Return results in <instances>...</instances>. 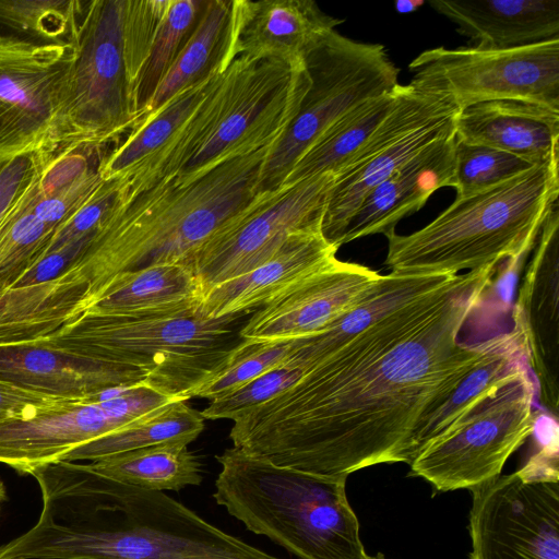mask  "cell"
<instances>
[{
    "label": "cell",
    "instance_id": "obj_1",
    "mask_svg": "<svg viewBox=\"0 0 559 559\" xmlns=\"http://www.w3.org/2000/svg\"><path fill=\"white\" fill-rule=\"evenodd\" d=\"M498 266L454 275L382 318L278 395L234 421L235 448L298 471L344 476L409 463L421 420L456 389L487 337L460 341L496 289Z\"/></svg>",
    "mask_w": 559,
    "mask_h": 559
},
{
    "label": "cell",
    "instance_id": "obj_2",
    "mask_svg": "<svg viewBox=\"0 0 559 559\" xmlns=\"http://www.w3.org/2000/svg\"><path fill=\"white\" fill-rule=\"evenodd\" d=\"M31 475L39 519L0 546V559H280L165 492L103 477L87 463L61 461Z\"/></svg>",
    "mask_w": 559,
    "mask_h": 559
},
{
    "label": "cell",
    "instance_id": "obj_3",
    "mask_svg": "<svg viewBox=\"0 0 559 559\" xmlns=\"http://www.w3.org/2000/svg\"><path fill=\"white\" fill-rule=\"evenodd\" d=\"M276 142L190 182L169 179L127 201L120 194L72 264L88 287L90 302L119 274L164 264L189 266L192 254L260 192L262 168Z\"/></svg>",
    "mask_w": 559,
    "mask_h": 559
},
{
    "label": "cell",
    "instance_id": "obj_4",
    "mask_svg": "<svg viewBox=\"0 0 559 559\" xmlns=\"http://www.w3.org/2000/svg\"><path fill=\"white\" fill-rule=\"evenodd\" d=\"M559 157L476 194L455 199L409 235L388 236L385 265L397 274H459L507 264L512 273L534 248L558 203Z\"/></svg>",
    "mask_w": 559,
    "mask_h": 559
},
{
    "label": "cell",
    "instance_id": "obj_5",
    "mask_svg": "<svg viewBox=\"0 0 559 559\" xmlns=\"http://www.w3.org/2000/svg\"><path fill=\"white\" fill-rule=\"evenodd\" d=\"M214 498L251 532L298 559H362L360 526L344 476L274 464L238 448L216 456Z\"/></svg>",
    "mask_w": 559,
    "mask_h": 559
},
{
    "label": "cell",
    "instance_id": "obj_6",
    "mask_svg": "<svg viewBox=\"0 0 559 559\" xmlns=\"http://www.w3.org/2000/svg\"><path fill=\"white\" fill-rule=\"evenodd\" d=\"M251 313L211 319L194 310L147 317L82 313L46 338L71 352L144 372L151 386L188 401L245 338Z\"/></svg>",
    "mask_w": 559,
    "mask_h": 559
},
{
    "label": "cell",
    "instance_id": "obj_7",
    "mask_svg": "<svg viewBox=\"0 0 559 559\" xmlns=\"http://www.w3.org/2000/svg\"><path fill=\"white\" fill-rule=\"evenodd\" d=\"M123 14L124 0L85 1L45 147L107 146L133 128Z\"/></svg>",
    "mask_w": 559,
    "mask_h": 559
},
{
    "label": "cell",
    "instance_id": "obj_8",
    "mask_svg": "<svg viewBox=\"0 0 559 559\" xmlns=\"http://www.w3.org/2000/svg\"><path fill=\"white\" fill-rule=\"evenodd\" d=\"M304 63L310 85L264 162L260 192L281 187L299 158L342 116L399 84L400 70L383 45L353 40L335 29L312 46Z\"/></svg>",
    "mask_w": 559,
    "mask_h": 559
},
{
    "label": "cell",
    "instance_id": "obj_9",
    "mask_svg": "<svg viewBox=\"0 0 559 559\" xmlns=\"http://www.w3.org/2000/svg\"><path fill=\"white\" fill-rule=\"evenodd\" d=\"M536 391L526 370L425 442L408 463L411 474L438 491L471 489L499 476L533 433Z\"/></svg>",
    "mask_w": 559,
    "mask_h": 559
},
{
    "label": "cell",
    "instance_id": "obj_10",
    "mask_svg": "<svg viewBox=\"0 0 559 559\" xmlns=\"http://www.w3.org/2000/svg\"><path fill=\"white\" fill-rule=\"evenodd\" d=\"M226 95L209 136L173 178L187 183L217 165L276 142L296 116L310 78L305 63L239 56L225 72Z\"/></svg>",
    "mask_w": 559,
    "mask_h": 559
},
{
    "label": "cell",
    "instance_id": "obj_11",
    "mask_svg": "<svg viewBox=\"0 0 559 559\" xmlns=\"http://www.w3.org/2000/svg\"><path fill=\"white\" fill-rule=\"evenodd\" d=\"M414 88L441 97L459 110L499 99L559 111V37L520 47H437L409 64Z\"/></svg>",
    "mask_w": 559,
    "mask_h": 559
},
{
    "label": "cell",
    "instance_id": "obj_12",
    "mask_svg": "<svg viewBox=\"0 0 559 559\" xmlns=\"http://www.w3.org/2000/svg\"><path fill=\"white\" fill-rule=\"evenodd\" d=\"M335 175H316L259 192L191 257L202 295L271 258L289 235L321 229Z\"/></svg>",
    "mask_w": 559,
    "mask_h": 559
},
{
    "label": "cell",
    "instance_id": "obj_13",
    "mask_svg": "<svg viewBox=\"0 0 559 559\" xmlns=\"http://www.w3.org/2000/svg\"><path fill=\"white\" fill-rule=\"evenodd\" d=\"M469 490L471 559H559V478L519 469Z\"/></svg>",
    "mask_w": 559,
    "mask_h": 559
},
{
    "label": "cell",
    "instance_id": "obj_14",
    "mask_svg": "<svg viewBox=\"0 0 559 559\" xmlns=\"http://www.w3.org/2000/svg\"><path fill=\"white\" fill-rule=\"evenodd\" d=\"M177 401L147 383L119 399L59 402L0 423V463L21 474L63 461L72 450Z\"/></svg>",
    "mask_w": 559,
    "mask_h": 559
},
{
    "label": "cell",
    "instance_id": "obj_15",
    "mask_svg": "<svg viewBox=\"0 0 559 559\" xmlns=\"http://www.w3.org/2000/svg\"><path fill=\"white\" fill-rule=\"evenodd\" d=\"M70 41L0 33V164L48 145Z\"/></svg>",
    "mask_w": 559,
    "mask_h": 559
},
{
    "label": "cell",
    "instance_id": "obj_16",
    "mask_svg": "<svg viewBox=\"0 0 559 559\" xmlns=\"http://www.w3.org/2000/svg\"><path fill=\"white\" fill-rule=\"evenodd\" d=\"M511 310L522 336L536 397L558 419L559 413V207L547 215Z\"/></svg>",
    "mask_w": 559,
    "mask_h": 559
},
{
    "label": "cell",
    "instance_id": "obj_17",
    "mask_svg": "<svg viewBox=\"0 0 559 559\" xmlns=\"http://www.w3.org/2000/svg\"><path fill=\"white\" fill-rule=\"evenodd\" d=\"M380 277L365 265L335 258L255 309L240 336L282 340L318 333L357 304Z\"/></svg>",
    "mask_w": 559,
    "mask_h": 559
},
{
    "label": "cell",
    "instance_id": "obj_18",
    "mask_svg": "<svg viewBox=\"0 0 559 559\" xmlns=\"http://www.w3.org/2000/svg\"><path fill=\"white\" fill-rule=\"evenodd\" d=\"M0 380L67 402H86L114 386L148 384L139 369L83 356L48 340L0 346Z\"/></svg>",
    "mask_w": 559,
    "mask_h": 559
},
{
    "label": "cell",
    "instance_id": "obj_19",
    "mask_svg": "<svg viewBox=\"0 0 559 559\" xmlns=\"http://www.w3.org/2000/svg\"><path fill=\"white\" fill-rule=\"evenodd\" d=\"M343 22L312 0H233L229 63L239 56L301 63L312 46Z\"/></svg>",
    "mask_w": 559,
    "mask_h": 559
},
{
    "label": "cell",
    "instance_id": "obj_20",
    "mask_svg": "<svg viewBox=\"0 0 559 559\" xmlns=\"http://www.w3.org/2000/svg\"><path fill=\"white\" fill-rule=\"evenodd\" d=\"M454 146V133L433 141L373 188L346 224L340 247L374 234L392 235L433 192L452 187Z\"/></svg>",
    "mask_w": 559,
    "mask_h": 559
},
{
    "label": "cell",
    "instance_id": "obj_21",
    "mask_svg": "<svg viewBox=\"0 0 559 559\" xmlns=\"http://www.w3.org/2000/svg\"><path fill=\"white\" fill-rule=\"evenodd\" d=\"M337 250L321 229L293 233L265 262L207 289L195 312L211 319L252 313L289 285L334 260Z\"/></svg>",
    "mask_w": 559,
    "mask_h": 559
},
{
    "label": "cell",
    "instance_id": "obj_22",
    "mask_svg": "<svg viewBox=\"0 0 559 559\" xmlns=\"http://www.w3.org/2000/svg\"><path fill=\"white\" fill-rule=\"evenodd\" d=\"M457 141L513 154L533 166L559 157V111L537 104L499 99L460 110Z\"/></svg>",
    "mask_w": 559,
    "mask_h": 559
},
{
    "label": "cell",
    "instance_id": "obj_23",
    "mask_svg": "<svg viewBox=\"0 0 559 559\" xmlns=\"http://www.w3.org/2000/svg\"><path fill=\"white\" fill-rule=\"evenodd\" d=\"M456 31L483 48H513L559 37V0H430Z\"/></svg>",
    "mask_w": 559,
    "mask_h": 559
},
{
    "label": "cell",
    "instance_id": "obj_24",
    "mask_svg": "<svg viewBox=\"0 0 559 559\" xmlns=\"http://www.w3.org/2000/svg\"><path fill=\"white\" fill-rule=\"evenodd\" d=\"M455 274L381 275L352 308L318 333L297 338L288 361L306 371L325 360L382 318L442 286Z\"/></svg>",
    "mask_w": 559,
    "mask_h": 559
},
{
    "label": "cell",
    "instance_id": "obj_25",
    "mask_svg": "<svg viewBox=\"0 0 559 559\" xmlns=\"http://www.w3.org/2000/svg\"><path fill=\"white\" fill-rule=\"evenodd\" d=\"M202 290L192 269L181 263L150 266L111 278L83 313L147 317L197 309Z\"/></svg>",
    "mask_w": 559,
    "mask_h": 559
},
{
    "label": "cell",
    "instance_id": "obj_26",
    "mask_svg": "<svg viewBox=\"0 0 559 559\" xmlns=\"http://www.w3.org/2000/svg\"><path fill=\"white\" fill-rule=\"evenodd\" d=\"M455 116L427 123L337 174L322 221L325 239L340 248L346 224L368 193L428 144L453 134Z\"/></svg>",
    "mask_w": 559,
    "mask_h": 559
},
{
    "label": "cell",
    "instance_id": "obj_27",
    "mask_svg": "<svg viewBox=\"0 0 559 559\" xmlns=\"http://www.w3.org/2000/svg\"><path fill=\"white\" fill-rule=\"evenodd\" d=\"M528 369L526 350L519 331L512 325L485 341L484 354L453 393L419 424L414 438V456L419 448L479 403ZM413 456V457H414Z\"/></svg>",
    "mask_w": 559,
    "mask_h": 559
},
{
    "label": "cell",
    "instance_id": "obj_28",
    "mask_svg": "<svg viewBox=\"0 0 559 559\" xmlns=\"http://www.w3.org/2000/svg\"><path fill=\"white\" fill-rule=\"evenodd\" d=\"M104 147H43L40 173L25 201L47 226L56 230L104 182L99 174Z\"/></svg>",
    "mask_w": 559,
    "mask_h": 559
},
{
    "label": "cell",
    "instance_id": "obj_29",
    "mask_svg": "<svg viewBox=\"0 0 559 559\" xmlns=\"http://www.w3.org/2000/svg\"><path fill=\"white\" fill-rule=\"evenodd\" d=\"M221 72L177 94L135 124L123 141L104 155L99 165L103 180L129 179L158 157L192 117Z\"/></svg>",
    "mask_w": 559,
    "mask_h": 559
},
{
    "label": "cell",
    "instance_id": "obj_30",
    "mask_svg": "<svg viewBox=\"0 0 559 559\" xmlns=\"http://www.w3.org/2000/svg\"><path fill=\"white\" fill-rule=\"evenodd\" d=\"M231 1L207 0L195 29L135 124L154 114L177 94L227 69Z\"/></svg>",
    "mask_w": 559,
    "mask_h": 559
},
{
    "label": "cell",
    "instance_id": "obj_31",
    "mask_svg": "<svg viewBox=\"0 0 559 559\" xmlns=\"http://www.w3.org/2000/svg\"><path fill=\"white\" fill-rule=\"evenodd\" d=\"M399 86L364 100L342 116L299 158L282 185L326 173L336 176L344 170L392 110Z\"/></svg>",
    "mask_w": 559,
    "mask_h": 559
},
{
    "label": "cell",
    "instance_id": "obj_32",
    "mask_svg": "<svg viewBox=\"0 0 559 559\" xmlns=\"http://www.w3.org/2000/svg\"><path fill=\"white\" fill-rule=\"evenodd\" d=\"M96 474L147 490L178 491L202 481V468L187 444L162 443L87 463Z\"/></svg>",
    "mask_w": 559,
    "mask_h": 559
},
{
    "label": "cell",
    "instance_id": "obj_33",
    "mask_svg": "<svg viewBox=\"0 0 559 559\" xmlns=\"http://www.w3.org/2000/svg\"><path fill=\"white\" fill-rule=\"evenodd\" d=\"M201 412L187 401H174L126 427L85 443L66 455L63 461H96L106 456L162 443L189 444L204 429Z\"/></svg>",
    "mask_w": 559,
    "mask_h": 559
},
{
    "label": "cell",
    "instance_id": "obj_34",
    "mask_svg": "<svg viewBox=\"0 0 559 559\" xmlns=\"http://www.w3.org/2000/svg\"><path fill=\"white\" fill-rule=\"evenodd\" d=\"M206 2L207 0H170L150 52L133 84L132 106L135 123L144 115L163 79L195 29Z\"/></svg>",
    "mask_w": 559,
    "mask_h": 559
},
{
    "label": "cell",
    "instance_id": "obj_35",
    "mask_svg": "<svg viewBox=\"0 0 559 559\" xmlns=\"http://www.w3.org/2000/svg\"><path fill=\"white\" fill-rule=\"evenodd\" d=\"M25 194L0 224V292L44 257L55 233L32 212Z\"/></svg>",
    "mask_w": 559,
    "mask_h": 559
},
{
    "label": "cell",
    "instance_id": "obj_36",
    "mask_svg": "<svg viewBox=\"0 0 559 559\" xmlns=\"http://www.w3.org/2000/svg\"><path fill=\"white\" fill-rule=\"evenodd\" d=\"M296 346L297 338H245L221 370L194 392L193 397L213 401L285 362Z\"/></svg>",
    "mask_w": 559,
    "mask_h": 559
},
{
    "label": "cell",
    "instance_id": "obj_37",
    "mask_svg": "<svg viewBox=\"0 0 559 559\" xmlns=\"http://www.w3.org/2000/svg\"><path fill=\"white\" fill-rule=\"evenodd\" d=\"M84 3L81 0H0V24L40 41L71 43Z\"/></svg>",
    "mask_w": 559,
    "mask_h": 559
},
{
    "label": "cell",
    "instance_id": "obj_38",
    "mask_svg": "<svg viewBox=\"0 0 559 559\" xmlns=\"http://www.w3.org/2000/svg\"><path fill=\"white\" fill-rule=\"evenodd\" d=\"M534 167L503 151L457 141L454 146L452 188L463 199L498 186Z\"/></svg>",
    "mask_w": 559,
    "mask_h": 559
},
{
    "label": "cell",
    "instance_id": "obj_39",
    "mask_svg": "<svg viewBox=\"0 0 559 559\" xmlns=\"http://www.w3.org/2000/svg\"><path fill=\"white\" fill-rule=\"evenodd\" d=\"M306 372L288 360L239 388L210 401L201 411L204 419L237 420L285 391Z\"/></svg>",
    "mask_w": 559,
    "mask_h": 559
},
{
    "label": "cell",
    "instance_id": "obj_40",
    "mask_svg": "<svg viewBox=\"0 0 559 559\" xmlns=\"http://www.w3.org/2000/svg\"><path fill=\"white\" fill-rule=\"evenodd\" d=\"M169 2L170 0H124L123 37L132 88Z\"/></svg>",
    "mask_w": 559,
    "mask_h": 559
},
{
    "label": "cell",
    "instance_id": "obj_41",
    "mask_svg": "<svg viewBox=\"0 0 559 559\" xmlns=\"http://www.w3.org/2000/svg\"><path fill=\"white\" fill-rule=\"evenodd\" d=\"M121 187V179L104 180L93 195L58 226L44 255L95 234L116 206Z\"/></svg>",
    "mask_w": 559,
    "mask_h": 559
},
{
    "label": "cell",
    "instance_id": "obj_42",
    "mask_svg": "<svg viewBox=\"0 0 559 559\" xmlns=\"http://www.w3.org/2000/svg\"><path fill=\"white\" fill-rule=\"evenodd\" d=\"M43 157L39 148L0 164V224L38 178Z\"/></svg>",
    "mask_w": 559,
    "mask_h": 559
},
{
    "label": "cell",
    "instance_id": "obj_43",
    "mask_svg": "<svg viewBox=\"0 0 559 559\" xmlns=\"http://www.w3.org/2000/svg\"><path fill=\"white\" fill-rule=\"evenodd\" d=\"M59 402L67 401H60L0 380V423L15 418L24 419L36 409Z\"/></svg>",
    "mask_w": 559,
    "mask_h": 559
},
{
    "label": "cell",
    "instance_id": "obj_44",
    "mask_svg": "<svg viewBox=\"0 0 559 559\" xmlns=\"http://www.w3.org/2000/svg\"><path fill=\"white\" fill-rule=\"evenodd\" d=\"M424 4L421 0H399L395 2V10L399 13H411L418 10Z\"/></svg>",
    "mask_w": 559,
    "mask_h": 559
},
{
    "label": "cell",
    "instance_id": "obj_45",
    "mask_svg": "<svg viewBox=\"0 0 559 559\" xmlns=\"http://www.w3.org/2000/svg\"><path fill=\"white\" fill-rule=\"evenodd\" d=\"M7 499V492H5V487L2 483V480L0 479V508H1V503Z\"/></svg>",
    "mask_w": 559,
    "mask_h": 559
},
{
    "label": "cell",
    "instance_id": "obj_46",
    "mask_svg": "<svg viewBox=\"0 0 559 559\" xmlns=\"http://www.w3.org/2000/svg\"><path fill=\"white\" fill-rule=\"evenodd\" d=\"M362 559H386L382 554H377L376 556L368 555L367 552L362 557Z\"/></svg>",
    "mask_w": 559,
    "mask_h": 559
}]
</instances>
